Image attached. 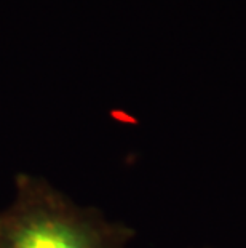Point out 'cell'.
Returning <instances> with one entry per match:
<instances>
[{
    "mask_svg": "<svg viewBox=\"0 0 246 248\" xmlns=\"http://www.w3.org/2000/svg\"><path fill=\"white\" fill-rule=\"evenodd\" d=\"M134 231L96 208L78 207L48 183L21 173L0 212V248H128Z\"/></svg>",
    "mask_w": 246,
    "mask_h": 248,
    "instance_id": "6da1fadb",
    "label": "cell"
}]
</instances>
